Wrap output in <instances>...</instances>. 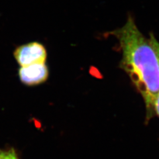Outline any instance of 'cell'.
I'll use <instances>...</instances> for the list:
<instances>
[{
    "instance_id": "obj_6",
    "label": "cell",
    "mask_w": 159,
    "mask_h": 159,
    "mask_svg": "<svg viewBox=\"0 0 159 159\" xmlns=\"http://www.w3.org/2000/svg\"><path fill=\"white\" fill-rule=\"evenodd\" d=\"M155 116H157L159 118V93L156 99L155 103Z\"/></svg>"
},
{
    "instance_id": "obj_3",
    "label": "cell",
    "mask_w": 159,
    "mask_h": 159,
    "mask_svg": "<svg viewBox=\"0 0 159 159\" xmlns=\"http://www.w3.org/2000/svg\"><path fill=\"white\" fill-rule=\"evenodd\" d=\"M18 74L19 80L25 85L36 86L47 80L48 78V68L45 62L35 63L21 66Z\"/></svg>"
},
{
    "instance_id": "obj_2",
    "label": "cell",
    "mask_w": 159,
    "mask_h": 159,
    "mask_svg": "<svg viewBox=\"0 0 159 159\" xmlns=\"http://www.w3.org/2000/svg\"><path fill=\"white\" fill-rule=\"evenodd\" d=\"M13 54L20 67L45 62L47 57L45 47L38 42L29 43L18 47L15 50Z\"/></svg>"
},
{
    "instance_id": "obj_4",
    "label": "cell",
    "mask_w": 159,
    "mask_h": 159,
    "mask_svg": "<svg viewBox=\"0 0 159 159\" xmlns=\"http://www.w3.org/2000/svg\"><path fill=\"white\" fill-rule=\"evenodd\" d=\"M148 41L156 54L159 63V42L157 41V39L152 33L150 34V37L148 39Z\"/></svg>"
},
{
    "instance_id": "obj_7",
    "label": "cell",
    "mask_w": 159,
    "mask_h": 159,
    "mask_svg": "<svg viewBox=\"0 0 159 159\" xmlns=\"http://www.w3.org/2000/svg\"><path fill=\"white\" fill-rule=\"evenodd\" d=\"M0 159H2V157H1V155H0Z\"/></svg>"
},
{
    "instance_id": "obj_5",
    "label": "cell",
    "mask_w": 159,
    "mask_h": 159,
    "mask_svg": "<svg viewBox=\"0 0 159 159\" xmlns=\"http://www.w3.org/2000/svg\"><path fill=\"white\" fill-rule=\"evenodd\" d=\"M2 159H19L14 149L11 148L7 151H0Z\"/></svg>"
},
{
    "instance_id": "obj_1",
    "label": "cell",
    "mask_w": 159,
    "mask_h": 159,
    "mask_svg": "<svg viewBox=\"0 0 159 159\" xmlns=\"http://www.w3.org/2000/svg\"><path fill=\"white\" fill-rule=\"evenodd\" d=\"M110 34L118 40L121 48L120 68L143 99L148 122L155 116V103L159 93V63L156 54L131 16L123 27Z\"/></svg>"
}]
</instances>
